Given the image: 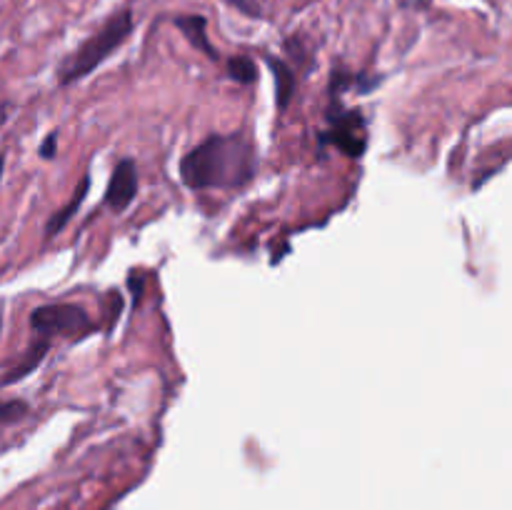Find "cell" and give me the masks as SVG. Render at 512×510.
Instances as JSON below:
<instances>
[{
    "label": "cell",
    "mask_w": 512,
    "mask_h": 510,
    "mask_svg": "<svg viewBox=\"0 0 512 510\" xmlns=\"http://www.w3.org/2000/svg\"><path fill=\"white\" fill-rule=\"evenodd\" d=\"M255 178V143L243 133L208 135L180 160V180L190 190H233Z\"/></svg>",
    "instance_id": "obj_1"
},
{
    "label": "cell",
    "mask_w": 512,
    "mask_h": 510,
    "mask_svg": "<svg viewBox=\"0 0 512 510\" xmlns=\"http://www.w3.org/2000/svg\"><path fill=\"white\" fill-rule=\"evenodd\" d=\"M135 30V15L130 5H123L115 10L113 15L105 18V23L95 30L93 35L83 40L73 53L65 55L58 65V83L60 85H73L78 80L88 78L93 70H98L115 50L125 45V40L133 35Z\"/></svg>",
    "instance_id": "obj_2"
},
{
    "label": "cell",
    "mask_w": 512,
    "mask_h": 510,
    "mask_svg": "<svg viewBox=\"0 0 512 510\" xmlns=\"http://www.w3.org/2000/svg\"><path fill=\"white\" fill-rule=\"evenodd\" d=\"M330 128L320 135V143H328L345 153L348 158L358 160L368 148V135H365V118L360 110H348L338 103V98H330L328 110Z\"/></svg>",
    "instance_id": "obj_3"
},
{
    "label": "cell",
    "mask_w": 512,
    "mask_h": 510,
    "mask_svg": "<svg viewBox=\"0 0 512 510\" xmlns=\"http://www.w3.org/2000/svg\"><path fill=\"white\" fill-rule=\"evenodd\" d=\"M30 330L38 335H65V338H83L90 333L93 320L88 310L78 303H48L38 305L28 318Z\"/></svg>",
    "instance_id": "obj_4"
},
{
    "label": "cell",
    "mask_w": 512,
    "mask_h": 510,
    "mask_svg": "<svg viewBox=\"0 0 512 510\" xmlns=\"http://www.w3.org/2000/svg\"><path fill=\"white\" fill-rule=\"evenodd\" d=\"M135 195H138V165H135V160L123 158L115 165L113 175H110L103 203L108 205L113 213H123V210H128V205L133 203Z\"/></svg>",
    "instance_id": "obj_5"
},
{
    "label": "cell",
    "mask_w": 512,
    "mask_h": 510,
    "mask_svg": "<svg viewBox=\"0 0 512 510\" xmlns=\"http://www.w3.org/2000/svg\"><path fill=\"white\" fill-rule=\"evenodd\" d=\"M173 25L185 35V40H188L195 50H200V53L205 55V58L220 60L218 48H215L208 38V18H205V15H198V13L175 15Z\"/></svg>",
    "instance_id": "obj_6"
},
{
    "label": "cell",
    "mask_w": 512,
    "mask_h": 510,
    "mask_svg": "<svg viewBox=\"0 0 512 510\" xmlns=\"http://www.w3.org/2000/svg\"><path fill=\"white\" fill-rule=\"evenodd\" d=\"M265 63L275 75V105L283 113L293 103L295 93H298V75H295L293 65L288 60L278 58V55H265Z\"/></svg>",
    "instance_id": "obj_7"
},
{
    "label": "cell",
    "mask_w": 512,
    "mask_h": 510,
    "mask_svg": "<svg viewBox=\"0 0 512 510\" xmlns=\"http://www.w3.org/2000/svg\"><path fill=\"white\" fill-rule=\"evenodd\" d=\"M88 188H90V178H88V175H83V178H80V183H78V188H75L73 198H70L68 203L63 205V208L55 210V213L48 218V223H45V230H43L45 238H55V235H58L60 230H63L65 225L70 223V218L78 213L80 205H83L85 198H88Z\"/></svg>",
    "instance_id": "obj_8"
},
{
    "label": "cell",
    "mask_w": 512,
    "mask_h": 510,
    "mask_svg": "<svg viewBox=\"0 0 512 510\" xmlns=\"http://www.w3.org/2000/svg\"><path fill=\"white\" fill-rule=\"evenodd\" d=\"M50 350V343L48 340H35L33 345H30L28 350H25V355L20 358L18 365H13V368L8 370V373L0 378V388H5V385H13V383H20L23 378H28V375H33V370L40 368V363L45 360V355H48Z\"/></svg>",
    "instance_id": "obj_9"
},
{
    "label": "cell",
    "mask_w": 512,
    "mask_h": 510,
    "mask_svg": "<svg viewBox=\"0 0 512 510\" xmlns=\"http://www.w3.org/2000/svg\"><path fill=\"white\" fill-rule=\"evenodd\" d=\"M228 75L240 85H253L258 80V65L248 55H233L228 60Z\"/></svg>",
    "instance_id": "obj_10"
},
{
    "label": "cell",
    "mask_w": 512,
    "mask_h": 510,
    "mask_svg": "<svg viewBox=\"0 0 512 510\" xmlns=\"http://www.w3.org/2000/svg\"><path fill=\"white\" fill-rule=\"evenodd\" d=\"M28 410V403H23V400H3L0 403V425L18 423L28 415Z\"/></svg>",
    "instance_id": "obj_11"
},
{
    "label": "cell",
    "mask_w": 512,
    "mask_h": 510,
    "mask_svg": "<svg viewBox=\"0 0 512 510\" xmlns=\"http://www.w3.org/2000/svg\"><path fill=\"white\" fill-rule=\"evenodd\" d=\"M225 3L230 8L240 10L243 15H248V18H263V8L258 5V0H225Z\"/></svg>",
    "instance_id": "obj_12"
},
{
    "label": "cell",
    "mask_w": 512,
    "mask_h": 510,
    "mask_svg": "<svg viewBox=\"0 0 512 510\" xmlns=\"http://www.w3.org/2000/svg\"><path fill=\"white\" fill-rule=\"evenodd\" d=\"M40 158L43 160H50V158H55V153H58V133H48L45 135V140L43 143H40Z\"/></svg>",
    "instance_id": "obj_13"
},
{
    "label": "cell",
    "mask_w": 512,
    "mask_h": 510,
    "mask_svg": "<svg viewBox=\"0 0 512 510\" xmlns=\"http://www.w3.org/2000/svg\"><path fill=\"white\" fill-rule=\"evenodd\" d=\"M128 285H130V290H133V293H135V298H138V295H140V290H143V275H138V273H130V278H128Z\"/></svg>",
    "instance_id": "obj_14"
},
{
    "label": "cell",
    "mask_w": 512,
    "mask_h": 510,
    "mask_svg": "<svg viewBox=\"0 0 512 510\" xmlns=\"http://www.w3.org/2000/svg\"><path fill=\"white\" fill-rule=\"evenodd\" d=\"M3 170H5V158L0 155V180H3Z\"/></svg>",
    "instance_id": "obj_15"
},
{
    "label": "cell",
    "mask_w": 512,
    "mask_h": 510,
    "mask_svg": "<svg viewBox=\"0 0 512 510\" xmlns=\"http://www.w3.org/2000/svg\"><path fill=\"white\" fill-rule=\"evenodd\" d=\"M0 330H3V318H0Z\"/></svg>",
    "instance_id": "obj_16"
}]
</instances>
